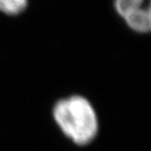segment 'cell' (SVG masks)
Listing matches in <instances>:
<instances>
[{
    "label": "cell",
    "instance_id": "obj_1",
    "mask_svg": "<svg viewBox=\"0 0 151 151\" xmlns=\"http://www.w3.org/2000/svg\"><path fill=\"white\" fill-rule=\"evenodd\" d=\"M53 116L63 134L77 145H87L97 137V112L91 102L82 96L60 99L54 106Z\"/></svg>",
    "mask_w": 151,
    "mask_h": 151
},
{
    "label": "cell",
    "instance_id": "obj_2",
    "mask_svg": "<svg viewBox=\"0 0 151 151\" xmlns=\"http://www.w3.org/2000/svg\"><path fill=\"white\" fill-rule=\"evenodd\" d=\"M115 8L133 30L151 32V0H115Z\"/></svg>",
    "mask_w": 151,
    "mask_h": 151
},
{
    "label": "cell",
    "instance_id": "obj_3",
    "mask_svg": "<svg viewBox=\"0 0 151 151\" xmlns=\"http://www.w3.org/2000/svg\"><path fill=\"white\" fill-rule=\"evenodd\" d=\"M27 6V0H0V12L8 15L20 14Z\"/></svg>",
    "mask_w": 151,
    "mask_h": 151
}]
</instances>
